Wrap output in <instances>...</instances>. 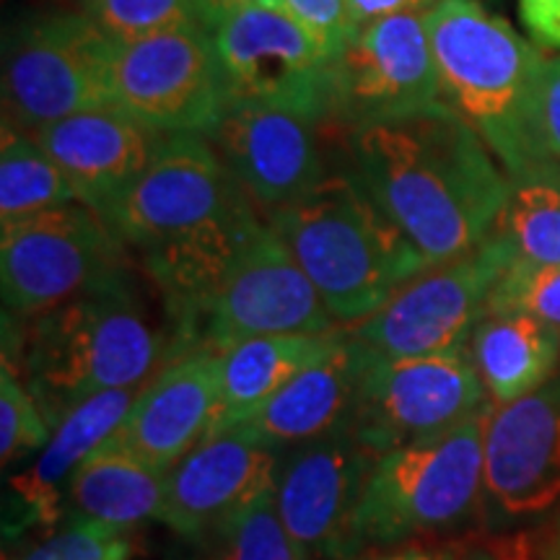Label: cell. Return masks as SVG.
<instances>
[{
    "instance_id": "e0dca14e",
    "label": "cell",
    "mask_w": 560,
    "mask_h": 560,
    "mask_svg": "<svg viewBox=\"0 0 560 560\" xmlns=\"http://www.w3.org/2000/svg\"><path fill=\"white\" fill-rule=\"evenodd\" d=\"M560 501V380L488 412L482 509L495 524L550 511Z\"/></svg>"
},
{
    "instance_id": "ffe728a7",
    "label": "cell",
    "mask_w": 560,
    "mask_h": 560,
    "mask_svg": "<svg viewBox=\"0 0 560 560\" xmlns=\"http://www.w3.org/2000/svg\"><path fill=\"white\" fill-rule=\"evenodd\" d=\"M32 136L66 172L81 202L100 213L128 192L166 138L120 109L81 112Z\"/></svg>"
},
{
    "instance_id": "5b68a950",
    "label": "cell",
    "mask_w": 560,
    "mask_h": 560,
    "mask_svg": "<svg viewBox=\"0 0 560 560\" xmlns=\"http://www.w3.org/2000/svg\"><path fill=\"white\" fill-rule=\"evenodd\" d=\"M490 408L441 436L376 457L355 520V556L470 522L482 506V439Z\"/></svg>"
},
{
    "instance_id": "4dcf8cb0",
    "label": "cell",
    "mask_w": 560,
    "mask_h": 560,
    "mask_svg": "<svg viewBox=\"0 0 560 560\" xmlns=\"http://www.w3.org/2000/svg\"><path fill=\"white\" fill-rule=\"evenodd\" d=\"M52 436L50 423L42 416L37 400L21 380L9 355L0 366V459L16 462L30 452H42Z\"/></svg>"
},
{
    "instance_id": "cb8c5ba5",
    "label": "cell",
    "mask_w": 560,
    "mask_h": 560,
    "mask_svg": "<svg viewBox=\"0 0 560 560\" xmlns=\"http://www.w3.org/2000/svg\"><path fill=\"white\" fill-rule=\"evenodd\" d=\"M342 335H265L221 353V405L210 433L236 429L260 412L301 371L325 359Z\"/></svg>"
},
{
    "instance_id": "3957f363",
    "label": "cell",
    "mask_w": 560,
    "mask_h": 560,
    "mask_svg": "<svg viewBox=\"0 0 560 560\" xmlns=\"http://www.w3.org/2000/svg\"><path fill=\"white\" fill-rule=\"evenodd\" d=\"M425 26L444 104L478 132L509 179L560 164L540 125L542 52L478 0H441Z\"/></svg>"
},
{
    "instance_id": "603a6c76",
    "label": "cell",
    "mask_w": 560,
    "mask_h": 560,
    "mask_svg": "<svg viewBox=\"0 0 560 560\" xmlns=\"http://www.w3.org/2000/svg\"><path fill=\"white\" fill-rule=\"evenodd\" d=\"M363 355L366 346L346 332L325 359L301 371L242 425L276 454L346 431L353 416Z\"/></svg>"
},
{
    "instance_id": "8d00e7d4",
    "label": "cell",
    "mask_w": 560,
    "mask_h": 560,
    "mask_svg": "<svg viewBox=\"0 0 560 560\" xmlns=\"http://www.w3.org/2000/svg\"><path fill=\"white\" fill-rule=\"evenodd\" d=\"M353 24L369 26L392 16H425L441 0H348Z\"/></svg>"
},
{
    "instance_id": "7a4b0ae2",
    "label": "cell",
    "mask_w": 560,
    "mask_h": 560,
    "mask_svg": "<svg viewBox=\"0 0 560 560\" xmlns=\"http://www.w3.org/2000/svg\"><path fill=\"white\" fill-rule=\"evenodd\" d=\"M3 355L55 429L91 397L140 389L182 353L164 301H153L128 265L81 296L24 319L16 353Z\"/></svg>"
},
{
    "instance_id": "6da1fadb",
    "label": "cell",
    "mask_w": 560,
    "mask_h": 560,
    "mask_svg": "<svg viewBox=\"0 0 560 560\" xmlns=\"http://www.w3.org/2000/svg\"><path fill=\"white\" fill-rule=\"evenodd\" d=\"M348 172L429 265L478 249L509 198V174L450 107L348 136Z\"/></svg>"
},
{
    "instance_id": "7c38bea8",
    "label": "cell",
    "mask_w": 560,
    "mask_h": 560,
    "mask_svg": "<svg viewBox=\"0 0 560 560\" xmlns=\"http://www.w3.org/2000/svg\"><path fill=\"white\" fill-rule=\"evenodd\" d=\"M446 107L425 16L361 26L332 60L330 125L353 132Z\"/></svg>"
},
{
    "instance_id": "4fadbf2b",
    "label": "cell",
    "mask_w": 560,
    "mask_h": 560,
    "mask_svg": "<svg viewBox=\"0 0 560 560\" xmlns=\"http://www.w3.org/2000/svg\"><path fill=\"white\" fill-rule=\"evenodd\" d=\"M112 94L117 109L164 136H208L229 102L219 52L206 26L117 45Z\"/></svg>"
},
{
    "instance_id": "e575fe53",
    "label": "cell",
    "mask_w": 560,
    "mask_h": 560,
    "mask_svg": "<svg viewBox=\"0 0 560 560\" xmlns=\"http://www.w3.org/2000/svg\"><path fill=\"white\" fill-rule=\"evenodd\" d=\"M348 560H509V545L499 542H402L392 548L366 550Z\"/></svg>"
},
{
    "instance_id": "ac0fdd59",
    "label": "cell",
    "mask_w": 560,
    "mask_h": 560,
    "mask_svg": "<svg viewBox=\"0 0 560 560\" xmlns=\"http://www.w3.org/2000/svg\"><path fill=\"white\" fill-rule=\"evenodd\" d=\"M221 405V355L190 350L138 389L128 416L102 450L130 454L170 475L213 429Z\"/></svg>"
},
{
    "instance_id": "836d02e7",
    "label": "cell",
    "mask_w": 560,
    "mask_h": 560,
    "mask_svg": "<svg viewBox=\"0 0 560 560\" xmlns=\"http://www.w3.org/2000/svg\"><path fill=\"white\" fill-rule=\"evenodd\" d=\"M276 3L310 32L332 60L359 32L350 16L348 0H276Z\"/></svg>"
},
{
    "instance_id": "f546056e",
    "label": "cell",
    "mask_w": 560,
    "mask_h": 560,
    "mask_svg": "<svg viewBox=\"0 0 560 560\" xmlns=\"http://www.w3.org/2000/svg\"><path fill=\"white\" fill-rule=\"evenodd\" d=\"M79 9L115 45L202 26L192 0H79Z\"/></svg>"
},
{
    "instance_id": "d6a6232c",
    "label": "cell",
    "mask_w": 560,
    "mask_h": 560,
    "mask_svg": "<svg viewBox=\"0 0 560 560\" xmlns=\"http://www.w3.org/2000/svg\"><path fill=\"white\" fill-rule=\"evenodd\" d=\"M488 312H527L560 332V265L514 262L495 285Z\"/></svg>"
},
{
    "instance_id": "7402d4cb",
    "label": "cell",
    "mask_w": 560,
    "mask_h": 560,
    "mask_svg": "<svg viewBox=\"0 0 560 560\" xmlns=\"http://www.w3.org/2000/svg\"><path fill=\"white\" fill-rule=\"evenodd\" d=\"M262 223V213L244 195L213 221L138 252L140 268L164 301L174 335L182 322L219 289Z\"/></svg>"
},
{
    "instance_id": "8fae6325",
    "label": "cell",
    "mask_w": 560,
    "mask_h": 560,
    "mask_svg": "<svg viewBox=\"0 0 560 560\" xmlns=\"http://www.w3.org/2000/svg\"><path fill=\"white\" fill-rule=\"evenodd\" d=\"M210 37L229 102L265 104L330 122L332 58L278 3L229 13Z\"/></svg>"
},
{
    "instance_id": "30bf717a",
    "label": "cell",
    "mask_w": 560,
    "mask_h": 560,
    "mask_svg": "<svg viewBox=\"0 0 560 560\" xmlns=\"http://www.w3.org/2000/svg\"><path fill=\"white\" fill-rule=\"evenodd\" d=\"M488 405L470 353L389 359L366 348L348 431L382 457L457 429Z\"/></svg>"
},
{
    "instance_id": "484cf974",
    "label": "cell",
    "mask_w": 560,
    "mask_h": 560,
    "mask_svg": "<svg viewBox=\"0 0 560 560\" xmlns=\"http://www.w3.org/2000/svg\"><path fill=\"white\" fill-rule=\"evenodd\" d=\"M166 499V472L153 470L130 454L96 450L70 480L66 516L132 529L161 522Z\"/></svg>"
},
{
    "instance_id": "8992f818",
    "label": "cell",
    "mask_w": 560,
    "mask_h": 560,
    "mask_svg": "<svg viewBox=\"0 0 560 560\" xmlns=\"http://www.w3.org/2000/svg\"><path fill=\"white\" fill-rule=\"evenodd\" d=\"M117 45L81 9H39L3 32V122L37 132L91 109H117Z\"/></svg>"
},
{
    "instance_id": "d4e9b609",
    "label": "cell",
    "mask_w": 560,
    "mask_h": 560,
    "mask_svg": "<svg viewBox=\"0 0 560 560\" xmlns=\"http://www.w3.org/2000/svg\"><path fill=\"white\" fill-rule=\"evenodd\" d=\"M467 353L493 405H506L550 382L560 361V332L527 312H488Z\"/></svg>"
},
{
    "instance_id": "f35d334b",
    "label": "cell",
    "mask_w": 560,
    "mask_h": 560,
    "mask_svg": "<svg viewBox=\"0 0 560 560\" xmlns=\"http://www.w3.org/2000/svg\"><path fill=\"white\" fill-rule=\"evenodd\" d=\"M509 560H560V514L509 545Z\"/></svg>"
},
{
    "instance_id": "ba28073f",
    "label": "cell",
    "mask_w": 560,
    "mask_h": 560,
    "mask_svg": "<svg viewBox=\"0 0 560 560\" xmlns=\"http://www.w3.org/2000/svg\"><path fill=\"white\" fill-rule=\"evenodd\" d=\"M128 265V244L86 202L5 223L0 229L5 317H39Z\"/></svg>"
},
{
    "instance_id": "52a82bcc",
    "label": "cell",
    "mask_w": 560,
    "mask_h": 560,
    "mask_svg": "<svg viewBox=\"0 0 560 560\" xmlns=\"http://www.w3.org/2000/svg\"><path fill=\"white\" fill-rule=\"evenodd\" d=\"M325 301L296 257L268 226L257 231L221 285L177 327L179 353H226L265 335L338 332Z\"/></svg>"
},
{
    "instance_id": "2e32d148",
    "label": "cell",
    "mask_w": 560,
    "mask_h": 560,
    "mask_svg": "<svg viewBox=\"0 0 560 560\" xmlns=\"http://www.w3.org/2000/svg\"><path fill=\"white\" fill-rule=\"evenodd\" d=\"M330 122L265 104L229 102L208 132L231 177L260 213L304 198L335 170L327 164Z\"/></svg>"
},
{
    "instance_id": "ab89813d",
    "label": "cell",
    "mask_w": 560,
    "mask_h": 560,
    "mask_svg": "<svg viewBox=\"0 0 560 560\" xmlns=\"http://www.w3.org/2000/svg\"><path fill=\"white\" fill-rule=\"evenodd\" d=\"M192 3L195 9H198L200 24L210 32L219 21L226 19L229 13L247 9V5H255V3H276V0H192Z\"/></svg>"
},
{
    "instance_id": "9a60e30c",
    "label": "cell",
    "mask_w": 560,
    "mask_h": 560,
    "mask_svg": "<svg viewBox=\"0 0 560 560\" xmlns=\"http://www.w3.org/2000/svg\"><path fill=\"white\" fill-rule=\"evenodd\" d=\"M244 195L206 136L179 132L164 138L145 172L102 215L138 255L213 221Z\"/></svg>"
},
{
    "instance_id": "f1b7e54d",
    "label": "cell",
    "mask_w": 560,
    "mask_h": 560,
    "mask_svg": "<svg viewBox=\"0 0 560 560\" xmlns=\"http://www.w3.org/2000/svg\"><path fill=\"white\" fill-rule=\"evenodd\" d=\"M195 542H198L195 560H301L289 532L280 524L272 482L240 514Z\"/></svg>"
},
{
    "instance_id": "5bb4252c",
    "label": "cell",
    "mask_w": 560,
    "mask_h": 560,
    "mask_svg": "<svg viewBox=\"0 0 560 560\" xmlns=\"http://www.w3.org/2000/svg\"><path fill=\"white\" fill-rule=\"evenodd\" d=\"M376 457L348 429L280 454L272 499L301 560L355 556V520Z\"/></svg>"
},
{
    "instance_id": "4316f807",
    "label": "cell",
    "mask_w": 560,
    "mask_h": 560,
    "mask_svg": "<svg viewBox=\"0 0 560 560\" xmlns=\"http://www.w3.org/2000/svg\"><path fill=\"white\" fill-rule=\"evenodd\" d=\"M493 234L524 265H560V164L509 179Z\"/></svg>"
},
{
    "instance_id": "44dd1931",
    "label": "cell",
    "mask_w": 560,
    "mask_h": 560,
    "mask_svg": "<svg viewBox=\"0 0 560 560\" xmlns=\"http://www.w3.org/2000/svg\"><path fill=\"white\" fill-rule=\"evenodd\" d=\"M138 389L104 392L68 412L52 429L47 446L26 470L11 475L3 532L16 537L32 527L66 522V495L79 467L107 441L128 416Z\"/></svg>"
},
{
    "instance_id": "9c48e42d",
    "label": "cell",
    "mask_w": 560,
    "mask_h": 560,
    "mask_svg": "<svg viewBox=\"0 0 560 560\" xmlns=\"http://www.w3.org/2000/svg\"><path fill=\"white\" fill-rule=\"evenodd\" d=\"M511 265V249L490 234L457 260L420 270L382 310L346 332L389 359L467 353L475 327L488 314L490 296Z\"/></svg>"
},
{
    "instance_id": "277c9868",
    "label": "cell",
    "mask_w": 560,
    "mask_h": 560,
    "mask_svg": "<svg viewBox=\"0 0 560 560\" xmlns=\"http://www.w3.org/2000/svg\"><path fill=\"white\" fill-rule=\"evenodd\" d=\"M262 219L285 242L340 327L371 317L429 268L348 166Z\"/></svg>"
},
{
    "instance_id": "1f68e13d",
    "label": "cell",
    "mask_w": 560,
    "mask_h": 560,
    "mask_svg": "<svg viewBox=\"0 0 560 560\" xmlns=\"http://www.w3.org/2000/svg\"><path fill=\"white\" fill-rule=\"evenodd\" d=\"M136 552L130 532L91 520H70L42 537L13 560H130Z\"/></svg>"
},
{
    "instance_id": "d590c367",
    "label": "cell",
    "mask_w": 560,
    "mask_h": 560,
    "mask_svg": "<svg viewBox=\"0 0 560 560\" xmlns=\"http://www.w3.org/2000/svg\"><path fill=\"white\" fill-rule=\"evenodd\" d=\"M520 19L537 47L560 52V0H520Z\"/></svg>"
},
{
    "instance_id": "d6986e66",
    "label": "cell",
    "mask_w": 560,
    "mask_h": 560,
    "mask_svg": "<svg viewBox=\"0 0 560 560\" xmlns=\"http://www.w3.org/2000/svg\"><path fill=\"white\" fill-rule=\"evenodd\" d=\"M278 459L244 425L210 433L166 475L161 522L195 542L255 501L276 478Z\"/></svg>"
},
{
    "instance_id": "74e56055",
    "label": "cell",
    "mask_w": 560,
    "mask_h": 560,
    "mask_svg": "<svg viewBox=\"0 0 560 560\" xmlns=\"http://www.w3.org/2000/svg\"><path fill=\"white\" fill-rule=\"evenodd\" d=\"M540 125L542 138L552 159L560 161V58L548 60L542 75L540 94Z\"/></svg>"
},
{
    "instance_id": "83f0119b",
    "label": "cell",
    "mask_w": 560,
    "mask_h": 560,
    "mask_svg": "<svg viewBox=\"0 0 560 560\" xmlns=\"http://www.w3.org/2000/svg\"><path fill=\"white\" fill-rule=\"evenodd\" d=\"M81 202L75 187L32 132L3 122L0 145V226L42 210Z\"/></svg>"
}]
</instances>
